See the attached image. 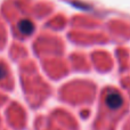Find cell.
I'll use <instances>...</instances> for the list:
<instances>
[{"label":"cell","instance_id":"6da1fadb","mask_svg":"<svg viewBox=\"0 0 130 130\" xmlns=\"http://www.w3.org/2000/svg\"><path fill=\"white\" fill-rule=\"evenodd\" d=\"M106 104L110 108L117 110L122 105V97L118 92H111L106 96Z\"/></svg>","mask_w":130,"mask_h":130},{"label":"cell","instance_id":"7a4b0ae2","mask_svg":"<svg viewBox=\"0 0 130 130\" xmlns=\"http://www.w3.org/2000/svg\"><path fill=\"white\" fill-rule=\"evenodd\" d=\"M18 30H20L21 33L25 34V36H29V34H31L34 31V25L31 21L23 20L18 23Z\"/></svg>","mask_w":130,"mask_h":130},{"label":"cell","instance_id":"3957f363","mask_svg":"<svg viewBox=\"0 0 130 130\" xmlns=\"http://www.w3.org/2000/svg\"><path fill=\"white\" fill-rule=\"evenodd\" d=\"M5 76H6V69L4 65L0 64V80H2Z\"/></svg>","mask_w":130,"mask_h":130}]
</instances>
